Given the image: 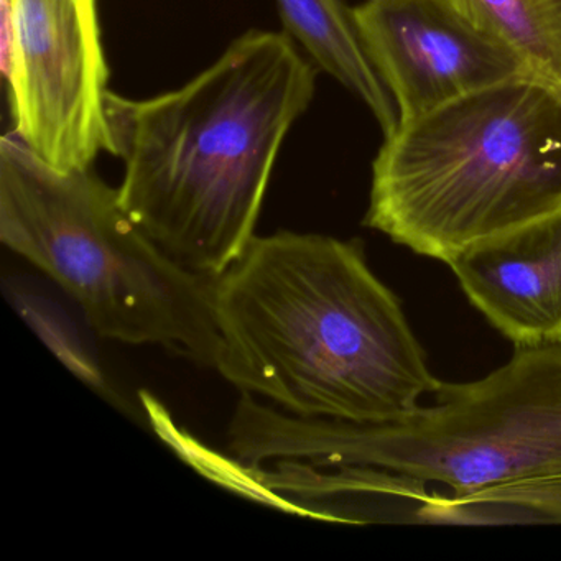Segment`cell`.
I'll return each mask as SVG.
<instances>
[{"instance_id":"6da1fadb","label":"cell","mask_w":561,"mask_h":561,"mask_svg":"<svg viewBox=\"0 0 561 561\" xmlns=\"http://www.w3.org/2000/svg\"><path fill=\"white\" fill-rule=\"evenodd\" d=\"M211 300L215 369L290 415L393 422L438 383L402 304L359 241L254 236L213 278Z\"/></svg>"},{"instance_id":"7a4b0ae2","label":"cell","mask_w":561,"mask_h":561,"mask_svg":"<svg viewBox=\"0 0 561 561\" xmlns=\"http://www.w3.org/2000/svg\"><path fill=\"white\" fill-rule=\"evenodd\" d=\"M317 73L287 31H249L180 90L150 100L110 91L127 215L183 267L225 274L255 236L272 169L313 101Z\"/></svg>"},{"instance_id":"3957f363","label":"cell","mask_w":561,"mask_h":561,"mask_svg":"<svg viewBox=\"0 0 561 561\" xmlns=\"http://www.w3.org/2000/svg\"><path fill=\"white\" fill-rule=\"evenodd\" d=\"M432 405L386 423L301 419L242 393L229 448L277 461L360 468L445 485L453 495L561 478V344L515 347L471 382L438 380Z\"/></svg>"},{"instance_id":"277c9868","label":"cell","mask_w":561,"mask_h":561,"mask_svg":"<svg viewBox=\"0 0 561 561\" xmlns=\"http://www.w3.org/2000/svg\"><path fill=\"white\" fill-rule=\"evenodd\" d=\"M561 213V93L517 78L400 123L373 165L366 226L448 262Z\"/></svg>"},{"instance_id":"5b68a950","label":"cell","mask_w":561,"mask_h":561,"mask_svg":"<svg viewBox=\"0 0 561 561\" xmlns=\"http://www.w3.org/2000/svg\"><path fill=\"white\" fill-rule=\"evenodd\" d=\"M0 239L50 275L100 336L215 367L213 278L173 261L127 215L119 190L90 170L55 169L5 136Z\"/></svg>"},{"instance_id":"8992f818","label":"cell","mask_w":561,"mask_h":561,"mask_svg":"<svg viewBox=\"0 0 561 561\" xmlns=\"http://www.w3.org/2000/svg\"><path fill=\"white\" fill-rule=\"evenodd\" d=\"M5 9L14 136L55 169L90 170L111 152L96 0H5Z\"/></svg>"},{"instance_id":"52a82bcc","label":"cell","mask_w":561,"mask_h":561,"mask_svg":"<svg viewBox=\"0 0 561 561\" xmlns=\"http://www.w3.org/2000/svg\"><path fill=\"white\" fill-rule=\"evenodd\" d=\"M351 11L399 124L484 88L534 77L445 0H366Z\"/></svg>"},{"instance_id":"ba28073f","label":"cell","mask_w":561,"mask_h":561,"mask_svg":"<svg viewBox=\"0 0 561 561\" xmlns=\"http://www.w3.org/2000/svg\"><path fill=\"white\" fill-rule=\"evenodd\" d=\"M446 265L515 347L561 344V213L476 242Z\"/></svg>"},{"instance_id":"9c48e42d","label":"cell","mask_w":561,"mask_h":561,"mask_svg":"<svg viewBox=\"0 0 561 561\" xmlns=\"http://www.w3.org/2000/svg\"><path fill=\"white\" fill-rule=\"evenodd\" d=\"M285 31L305 48L318 70L331 75L364 101L383 136L399 126V113L370 61L353 11L343 0H277Z\"/></svg>"},{"instance_id":"30bf717a","label":"cell","mask_w":561,"mask_h":561,"mask_svg":"<svg viewBox=\"0 0 561 561\" xmlns=\"http://www.w3.org/2000/svg\"><path fill=\"white\" fill-rule=\"evenodd\" d=\"M561 93V0H445Z\"/></svg>"}]
</instances>
